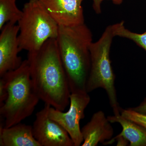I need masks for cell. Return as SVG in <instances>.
Wrapping results in <instances>:
<instances>
[{
  "label": "cell",
  "instance_id": "cell-1",
  "mask_svg": "<svg viewBox=\"0 0 146 146\" xmlns=\"http://www.w3.org/2000/svg\"><path fill=\"white\" fill-rule=\"evenodd\" d=\"M31 77L40 100L60 111L70 102L71 92L56 39H50L40 49L28 52Z\"/></svg>",
  "mask_w": 146,
  "mask_h": 146
},
{
  "label": "cell",
  "instance_id": "cell-2",
  "mask_svg": "<svg viewBox=\"0 0 146 146\" xmlns=\"http://www.w3.org/2000/svg\"><path fill=\"white\" fill-rule=\"evenodd\" d=\"M71 93L86 91L91 68L90 48L93 35L83 23L59 26L56 39Z\"/></svg>",
  "mask_w": 146,
  "mask_h": 146
},
{
  "label": "cell",
  "instance_id": "cell-3",
  "mask_svg": "<svg viewBox=\"0 0 146 146\" xmlns=\"http://www.w3.org/2000/svg\"><path fill=\"white\" fill-rule=\"evenodd\" d=\"M7 92L5 101L0 106L1 126L7 128L21 123L31 116L40 100L33 86L27 60L19 68L1 77Z\"/></svg>",
  "mask_w": 146,
  "mask_h": 146
},
{
  "label": "cell",
  "instance_id": "cell-4",
  "mask_svg": "<svg viewBox=\"0 0 146 146\" xmlns=\"http://www.w3.org/2000/svg\"><path fill=\"white\" fill-rule=\"evenodd\" d=\"M112 25L107 27L97 42L90 46L91 68L86 91L90 93L102 88L107 93L114 115L121 114L115 85V76L110 61V48L113 38Z\"/></svg>",
  "mask_w": 146,
  "mask_h": 146
},
{
  "label": "cell",
  "instance_id": "cell-5",
  "mask_svg": "<svg viewBox=\"0 0 146 146\" xmlns=\"http://www.w3.org/2000/svg\"><path fill=\"white\" fill-rule=\"evenodd\" d=\"M22 10L23 15L18 22L20 52L36 51L48 39H56L59 26L39 0H29Z\"/></svg>",
  "mask_w": 146,
  "mask_h": 146
},
{
  "label": "cell",
  "instance_id": "cell-6",
  "mask_svg": "<svg viewBox=\"0 0 146 146\" xmlns=\"http://www.w3.org/2000/svg\"><path fill=\"white\" fill-rule=\"evenodd\" d=\"M91 98L86 91L71 93L70 107L64 112L48 106V115L50 118L57 122L67 131L74 146L81 145L83 142L80 121L84 118V111L90 103Z\"/></svg>",
  "mask_w": 146,
  "mask_h": 146
},
{
  "label": "cell",
  "instance_id": "cell-7",
  "mask_svg": "<svg viewBox=\"0 0 146 146\" xmlns=\"http://www.w3.org/2000/svg\"><path fill=\"white\" fill-rule=\"evenodd\" d=\"M48 105L36 114L32 125L35 138L41 146H74L67 131L60 124L49 117Z\"/></svg>",
  "mask_w": 146,
  "mask_h": 146
},
{
  "label": "cell",
  "instance_id": "cell-8",
  "mask_svg": "<svg viewBox=\"0 0 146 146\" xmlns=\"http://www.w3.org/2000/svg\"><path fill=\"white\" fill-rule=\"evenodd\" d=\"M0 35V77L7 72L14 70L23 63L20 52L18 25L8 23L1 30Z\"/></svg>",
  "mask_w": 146,
  "mask_h": 146
},
{
  "label": "cell",
  "instance_id": "cell-9",
  "mask_svg": "<svg viewBox=\"0 0 146 146\" xmlns=\"http://www.w3.org/2000/svg\"><path fill=\"white\" fill-rule=\"evenodd\" d=\"M59 26L84 23V0H39Z\"/></svg>",
  "mask_w": 146,
  "mask_h": 146
},
{
  "label": "cell",
  "instance_id": "cell-10",
  "mask_svg": "<svg viewBox=\"0 0 146 146\" xmlns=\"http://www.w3.org/2000/svg\"><path fill=\"white\" fill-rule=\"evenodd\" d=\"M110 122L103 111L95 112L89 122L82 128V146H96L110 140L114 134Z\"/></svg>",
  "mask_w": 146,
  "mask_h": 146
},
{
  "label": "cell",
  "instance_id": "cell-11",
  "mask_svg": "<svg viewBox=\"0 0 146 146\" xmlns=\"http://www.w3.org/2000/svg\"><path fill=\"white\" fill-rule=\"evenodd\" d=\"M1 146H41L35 138L32 126L20 123L0 128Z\"/></svg>",
  "mask_w": 146,
  "mask_h": 146
},
{
  "label": "cell",
  "instance_id": "cell-12",
  "mask_svg": "<svg viewBox=\"0 0 146 146\" xmlns=\"http://www.w3.org/2000/svg\"><path fill=\"white\" fill-rule=\"evenodd\" d=\"M111 123H118L122 127L120 135L130 143L131 146H146V129L136 123L124 117L121 114L109 116Z\"/></svg>",
  "mask_w": 146,
  "mask_h": 146
},
{
  "label": "cell",
  "instance_id": "cell-13",
  "mask_svg": "<svg viewBox=\"0 0 146 146\" xmlns=\"http://www.w3.org/2000/svg\"><path fill=\"white\" fill-rule=\"evenodd\" d=\"M23 13L17 7L16 0H0V30L7 23L18 22Z\"/></svg>",
  "mask_w": 146,
  "mask_h": 146
},
{
  "label": "cell",
  "instance_id": "cell-14",
  "mask_svg": "<svg viewBox=\"0 0 146 146\" xmlns=\"http://www.w3.org/2000/svg\"><path fill=\"white\" fill-rule=\"evenodd\" d=\"M112 27L115 36L130 39L146 51V31L141 34L130 31L126 28L123 21L112 25Z\"/></svg>",
  "mask_w": 146,
  "mask_h": 146
},
{
  "label": "cell",
  "instance_id": "cell-15",
  "mask_svg": "<svg viewBox=\"0 0 146 146\" xmlns=\"http://www.w3.org/2000/svg\"><path fill=\"white\" fill-rule=\"evenodd\" d=\"M121 114L124 117L130 120L141 126L146 129V115L133 111L130 108H121Z\"/></svg>",
  "mask_w": 146,
  "mask_h": 146
},
{
  "label": "cell",
  "instance_id": "cell-16",
  "mask_svg": "<svg viewBox=\"0 0 146 146\" xmlns=\"http://www.w3.org/2000/svg\"><path fill=\"white\" fill-rule=\"evenodd\" d=\"M105 1H111L114 4L120 5L122 3L124 0H92L93 9L96 14L101 13V4L102 2Z\"/></svg>",
  "mask_w": 146,
  "mask_h": 146
},
{
  "label": "cell",
  "instance_id": "cell-17",
  "mask_svg": "<svg viewBox=\"0 0 146 146\" xmlns=\"http://www.w3.org/2000/svg\"><path fill=\"white\" fill-rule=\"evenodd\" d=\"M130 108L138 113L146 115V98L138 106Z\"/></svg>",
  "mask_w": 146,
  "mask_h": 146
},
{
  "label": "cell",
  "instance_id": "cell-18",
  "mask_svg": "<svg viewBox=\"0 0 146 146\" xmlns=\"http://www.w3.org/2000/svg\"><path fill=\"white\" fill-rule=\"evenodd\" d=\"M114 139L117 140V146H127L129 142L127 139L119 134H118Z\"/></svg>",
  "mask_w": 146,
  "mask_h": 146
}]
</instances>
